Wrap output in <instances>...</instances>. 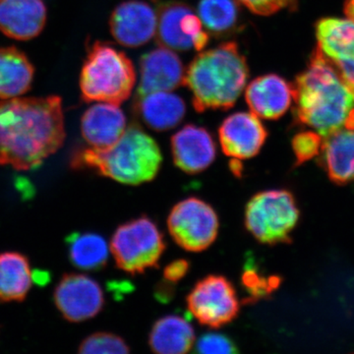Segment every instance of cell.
<instances>
[{
	"instance_id": "obj_6",
	"label": "cell",
	"mask_w": 354,
	"mask_h": 354,
	"mask_svg": "<svg viewBox=\"0 0 354 354\" xmlns=\"http://www.w3.org/2000/svg\"><path fill=\"white\" fill-rule=\"evenodd\" d=\"M299 220L295 197L286 190H268L251 198L245 209L247 230L263 244L290 242Z\"/></svg>"
},
{
	"instance_id": "obj_15",
	"label": "cell",
	"mask_w": 354,
	"mask_h": 354,
	"mask_svg": "<svg viewBox=\"0 0 354 354\" xmlns=\"http://www.w3.org/2000/svg\"><path fill=\"white\" fill-rule=\"evenodd\" d=\"M174 164L186 174H200L215 160L216 148L205 128L186 125L171 138Z\"/></svg>"
},
{
	"instance_id": "obj_22",
	"label": "cell",
	"mask_w": 354,
	"mask_h": 354,
	"mask_svg": "<svg viewBox=\"0 0 354 354\" xmlns=\"http://www.w3.org/2000/svg\"><path fill=\"white\" fill-rule=\"evenodd\" d=\"M195 342L191 324L180 316L162 317L153 326L149 344L153 353L183 354L188 353Z\"/></svg>"
},
{
	"instance_id": "obj_21",
	"label": "cell",
	"mask_w": 354,
	"mask_h": 354,
	"mask_svg": "<svg viewBox=\"0 0 354 354\" xmlns=\"http://www.w3.org/2000/svg\"><path fill=\"white\" fill-rule=\"evenodd\" d=\"M35 68L24 53L14 48H0V99L21 97L31 88Z\"/></svg>"
},
{
	"instance_id": "obj_28",
	"label": "cell",
	"mask_w": 354,
	"mask_h": 354,
	"mask_svg": "<svg viewBox=\"0 0 354 354\" xmlns=\"http://www.w3.org/2000/svg\"><path fill=\"white\" fill-rule=\"evenodd\" d=\"M79 353L82 354H125L129 346L122 337L111 333H95L81 342Z\"/></svg>"
},
{
	"instance_id": "obj_13",
	"label": "cell",
	"mask_w": 354,
	"mask_h": 354,
	"mask_svg": "<svg viewBox=\"0 0 354 354\" xmlns=\"http://www.w3.org/2000/svg\"><path fill=\"white\" fill-rule=\"evenodd\" d=\"M157 15L144 1L123 2L111 14V31L114 39L128 48H138L155 36Z\"/></svg>"
},
{
	"instance_id": "obj_20",
	"label": "cell",
	"mask_w": 354,
	"mask_h": 354,
	"mask_svg": "<svg viewBox=\"0 0 354 354\" xmlns=\"http://www.w3.org/2000/svg\"><path fill=\"white\" fill-rule=\"evenodd\" d=\"M140 116L156 131H165L179 124L185 114V104L171 92H155L139 95L137 102Z\"/></svg>"
},
{
	"instance_id": "obj_1",
	"label": "cell",
	"mask_w": 354,
	"mask_h": 354,
	"mask_svg": "<svg viewBox=\"0 0 354 354\" xmlns=\"http://www.w3.org/2000/svg\"><path fill=\"white\" fill-rule=\"evenodd\" d=\"M64 140V109L57 95L0 102V165L18 171L36 169Z\"/></svg>"
},
{
	"instance_id": "obj_9",
	"label": "cell",
	"mask_w": 354,
	"mask_h": 354,
	"mask_svg": "<svg viewBox=\"0 0 354 354\" xmlns=\"http://www.w3.org/2000/svg\"><path fill=\"white\" fill-rule=\"evenodd\" d=\"M186 302L190 313L199 323L213 329L234 321L241 309L234 286L225 277L216 274L198 281Z\"/></svg>"
},
{
	"instance_id": "obj_19",
	"label": "cell",
	"mask_w": 354,
	"mask_h": 354,
	"mask_svg": "<svg viewBox=\"0 0 354 354\" xmlns=\"http://www.w3.org/2000/svg\"><path fill=\"white\" fill-rule=\"evenodd\" d=\"M320 153L321 165L333 183L354 180V130H341L324 138Z\"/></svg>"
},
{
	"instance_id": "obj_14",
	"label": "cell",
	"mask_w": 354,
	"mask_h": 354,
	"mask_svg": "<svg viewBox=\"0 0 354 354\" xmlns=\"http://www.w3.org/2000/svg\"><path fill=\"white\" fill-rule=\"evenodd\" d=\"M185 77L183 64L169 48H156L146 53L140 64L138 95L171 92L183 85Z\"/></svg>"
},
{
	"instance_id": "obj_11",
	"label": "cell",
	"mask_w": 354,
	"mask_h": 354,
	"mask_svg": "<svg viewBox=\"0 0 354 354\" xmlns=\"http://www.w3.org/2000/svg\"><path fill=\"white\" fill-rule=\"evenodd\" d=\"M318 48L334 65L354 95V22L327 18L316 27Z\"/></svg>"
},
{
	"instance_id": "obj_12",
	"label": "cell",
	"mask_w": 354,
	"mask_h": 354,
	"mask_svg": "<svg viewBox=\"0 0 354 354\" xmlns=\"http://www.w3.org/2000/svg\"><path fill=\"white\" fill-rule=\"evenodd\" d=\"M267 135L264 125L252 113L232 114L218 129L223 153L237 160L255 157L264 145Z\"/></svg>"
},
{
	"instance_id": "obj_17",
	"label": "cell",
	"mask_w": 354,
	"mask_h": 354,
	"mask_svg": "<svg viewBox=\"0 0 354 354\" xmlns=\"http://www.w3.org/2000/svg\"><path fill=\"white\" fill-rule=\"evenodd\" d=\"M46 22L43 0H0V32L8 38L17 41L36 38Z\"/></svg>"
},
{
	"instance_id": "obj_18",
	"label": "cell",
	"mask_w": 354,
	"mask_h": 354,
	"mask_svg": "<svg viewBox=\"0 0 354 354\" xmlns=\"http://www.w3.org/2000/svg\"><path fill=\"white\" fill-rule=\"evenodd\" d=\"M293 87L274 74L261 76L249 84L245 100L251 113L265 120H278L290 109Z\"/></svg>"
},
{
	"instance_id": "obj_32",
	"label": "cell",
	"mask_w": 354,
	"mask_h": 354,
	"mask_svg": "<svg viewBox=\"0 0 354 354\" xmlns=\"http://www.w3.org/2000/svg\"><path fill=\"white\" fill-rule=\"evenodd\" d=\"M190 264L187 260L179 259L172 261L164 270L165 283H176L187 274Z\"/></svg>"
},
{
	"instance_id": "obj_25",
	"label": "cell",
	"mask_w": 354,
	"mask_h": 354,
	"mask_svg": "<svg viewBox=\"0 0 354 354\" xmlns=\"http://www.w3.org/2000/svg\"><path fill=\"white\" fill-rule=\"evenodd\" d=\"M190 10V7L180 2H171L162 7L158 18V43L169 50H194L183 26L184 16Z\"/></svg>"
},
{
	"instance_id": "obj_2",
	"label": "cell",
	"mask_w": 354,
	"mask_h": 354,
	"mask_svg": "<svg viewBox=\"0 0 354 354\" xmlns=\"http://www.w3.org/2000/svg\"><path fill=\"white\" fill-rule=\"evenodd\" d=\"M293 99L298 122L313 128L323 138L354 130L353 93L318 48L295 81Z\"/></svg>"
},
{
	"instance_id": "obj_3",
	"label": "cell",
	"mask_w": 354,
	"mask_h": 354,
	"mask_svg": "<svg viewBox=\"0 0 354 354\" xmlns=\"http://www.w3.org/2000/svg\"><path fill=\"white\" fill-rule=\"evenodd\" d=\"M248 66L235 43H225L194 58L185 72L183 85L192 94L199 113L228 109L234 106L245 87Z\"/></svg>"
},
{
	"instance_id": "obj_34",
	"label": "cell",
	"mask_w": 354,
	"mask_h": 354,
	"mask_svg": "<svg viewBox=\"0 0 354 354\" xmlns=\"http://www.w3.org/2000/svg\"><path fill=\"white\" fill-rule=\"evenodd\" d=\"M344 12H346L348 19H351L354 22V0H346Z\"/></svg>"
},
{
	"instance_id": "obj_23",
	"label": "cell",
	"mask_w": 354,
	"mask_h": 354,
	"mask_svg": "<svg viewBox=\"0 0 354 354\" xmlns=\"http://www.w3.org/2000/svg\"><path fill=\"white\" fill-rule=\"evenodd\" d=\"M29 260L19 252L0 253V301H23L31 290Z\"/></svg>"
},
{
	"instance_id": "obj_16",
	"label": "cell",
	"mask_w": 354,
	"mask_h": 354,
	"mask_svg": "<svg viewBox=\"0 0 354 354\" xmlns=\"http://www.w3.org/2000/svg\"><path fill=\"white\" fill-rule=\"evenodd\" d=\"M127 130V118L118 104L97 102L83 114L81 132L90 148L104 151L111 148Z\"/></svg>"
},
{
	"instance_id": "obj_31",
	"label": "cell",
	"mask_w": 354,
	"mask_h": 354,
	"mask_svg": "<svg viewBox=\"0 0 354 354\" xmlns=\"http://www.w3.org/2000/svg\"><path fill=\"white\" fill-rule=\"evenodd\" d=\"M257 15L267 16L278 12L281 9L295 8L297 0H239Z\"/></svg>"
},
{
	"instance_id": "obj_26",
	"label": "cell",
	"mask_w": 354,
	"mask_h": 354,
	"mask_svg": "<svg viewBox=\"0 0 354 354\" xmlns=\"http://www.w3.org/2000/svg\"><path fill=\"white\" fill-rule=\"evenodd\" d=\"M198 13L207 30L218 36L234 31L239 19L235 0H201Z\"/></svg>"
},
{
	"instance_id": "obj_33",
	"label": "cell",
	"mask_w": 354,
	"mask_h": 354,
	"mask_svg": "<svg viewBox=\"0 0 354 354\" xmlns=\"http://www.w3.org/2000/svg\"><path fill=\"white\" fill-rule=\"evenodd\" d=\"M230 165L232 174L236 177H241L242 171H243V167H242L241 162L237 158H234Z\"/></svg>"
},
{
	"instance_id": "obj_29",
	"label": "cell",
	"mask_w": 354,
	"mask_h": 354,
	"mask_svg": "<svg viewBox=\"0 0 354 354\" xmlns=\"http://www.w3.org/2000/svg\"><path fill=\"white\" fill-rule=\"evenodd\" d=\"M324 138L318 133L302 132L292 140V149L297 162L295 165L304 164L307 160L317 157L322 150Z\"/></svg>"
},
{
	"instance_id": "obj_30",
	"label": "cell",
	"mask_w": 354,
	"mask_h": 354,
	"mask_svg": "<svg viewBox=\"0 0 354 354\" xmlns=\"http://www.w3.org/2000/svg\"><path fill=\"white\" fill-rule=\"evenodd\" d=\"M196 353L203 354H230L239 353L235 342L230 337L218 333L203 335L196 344Z\"/></svg>"
},
{
	"instance_id": "obj_27",
	"label": "cell",
	"mask_w": 354,
	"mask_h": 354,
	"mask_svg": "<svg viewBox=\"0 0 354 354\" xmlns=\"http://www.w3.org/2000/svg\"><path fill=\"white\" fill-rule=\"evenodd\" d=\"M241 283L248 295V297L246 298L247 304H254L263 298H267L274 292L279 288L281 279L261 274L252 263L251 266H245V270L241 277Z\"/></svg>"
},
{
	"instance_id": "obj_24",
	"label": "cell",
	"mask_w": 354,
	"mask_h": 354,
	"mask_svg": "<svg viewBox=\"0 0 354 354\" xmlns=\"http://www.w3.org/2000/svg\"><path fill=\"white\" fill-rule=\"evenodd\" d=\"M68 251L72 264L85 271H97L108 263V243L102 235L93 232L70 235Z\"/></svg>"
},
{
	"instance_id": "obj_4",
	"label": "cell",
	"mask_w": 354,
	"mask_h": 354,
	"mask_svg": "<svg viewBox=\"0 0 354 354\" xmlns=\"http://www.w3.org/2000/svg\"><path fill=\"white\" fill-rule=\"evenodd\" d=\"M160 147L139 127L127 128L118 143L104 151L81 149L73 153V169H94L102 176L128 185L149 183L162 165Z\"/></svg>"
},
{
	"instance_id": "obj_10",
	"label": "cell",
	"mask_w": 354,
	"mask_h": 354,
	"mask_svg": "<svg viewBox=\"0 0 354 354\" xmlns=\"http://www.w3.org/2000/svg\"><path fill=\"white\" fill-rule=\"evenodd\" d=\"M55 302L62 315L72 323L94 318L104 304V291L97 281L80 274L62 277L55 291Z\"/></svg>"
},
{
	"instance_id": "obj_8",
	"label": "cell",
	"mask_w": 354,
	"mask_h": 354,
	"mask_svg": "<svg viewBox=\"0 0 354 354\" xmlns=\"http://www.w3.org/2000/svg\"><path fill=\"white\" fill-rule=\"evenodd\" d=\"M167 227L179 246L190 252H201L216 241L220 223L208 203L192 197L177 203L171 209Z\"/></svg>"
},
{
	"instance_id": "obj_5",
	"label": "cell",
	"mask_w": 354,
	"mask_h": 354,
	"mask_svg": "<svg viewBox=\"0 0 354 354\" xmlns=\"http://www.w3.org/2000/svg\"><path fill=\"white\" fill-rule=\"evenodd\" d=\"M135 81L134 66L124 53L101 41L88 48L80 74L84 101L120 104L131 95Z\"/></svg>"
},
{
	"instance_id": "obj_7",
	"label": "cell",
	"mask_w": 354,
	"mask_h": 354,
	"mask_svg": "<svg viewBox=\"0 0 354 354\" xmlns=\"http://www.w3.org/2000/svg\"><path fill=\"white\" fill-rule=\"evenodd\" d=\"M111 248L118 267L128 274H137L158 267L165 243L157 225L141 216L118 227Z\"/></svg>"
}]
</instances>
